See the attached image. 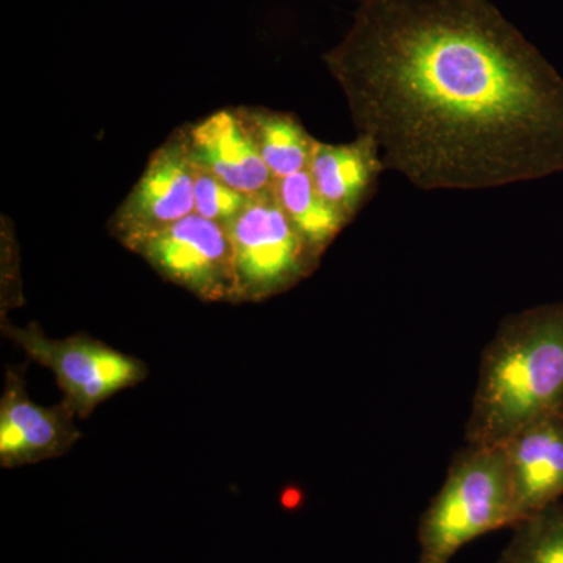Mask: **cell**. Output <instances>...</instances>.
Wrapping results in <instances>:
<instances>
[{"label": "cell", "instance_id": "cell-1", "mask_svg": "<svg viewBox=\"0 0 563 563\" xmlns=\"http://www.w3.org/2000/svg\"><path fill=\"white\" fill-rule=\"evenodd\" d=\"M324 54L357 133L421 190L563 174V77L490 0H351Z\"/></svg>", "mask_w": 563, "mask_h": 563}, {"label": "cell", "instance_id": "cell-12", "mask_svg": "<svg viewBox=\"0 0 563 563\" xmlns=\"http://www.w3.org/2000/svg\"><path fill=\"white\" fill-rule=\"evenodd\" d=\"M236 111L274 179L307 172L317 139L295 114L251 107H240Z\"/></svg>", "mask_w": 563, "mask_h": 563}, {"label": "cell", "instance_id": "cell-11", "mask_svg": "<svg viewBox=\"0 0 563 563\" xmlns=\"http://www.w3.org/2000/svg\"><path fill=\"white\" fill-rule=\"evenodd\" d=\"M307 172L322 198L352 221L369 201L377 179L387 169L376 141L357 133L351 143L314 141Z\"/></svg>", "mask_w": 563, "mask_h": 563}, {"label": "cell", "instance_id": "cell-15", "mask_svg": "<svg viewBox=\"0 0 563 563\" xmlns=\"http://www.w3.org/2000/svg\"><path fill=\"white\" fill-rule=\"evenodd\" d=\"M254 198V196H252ZM251 201V196L229 187L228 184L196 165L195 213L228 225Z\"/></svg>", "mask_w": 563, "mask_h": 563}, {"label": "cell", "instance_id": "cell-4", "mask_svg": "<svg viewBox=\"0 0 563 563\" xmlns=\"http://www.w3.org/2000/svg\"><path fill=\"white\" fill-rule=\"evenodd\" d=\"M235 269V302H258L296 287L320 265L284 213L273 188L254 196L225 225Z\"/></svg>", "mask_w": 563, "mask_h": 563}, {"label": "cell", "instance_id": "cell-2", "mask_svg": "<svg viewBox=\"0 0 563 563\" xmlns=\"http://www.w3.org/2000/svg\"><path fill=\"white\" fill-rule=\"evenodd\" d=\"M563 407V301L507 314L485 346L466 444L499 446Z\"/></svg>", "mask_w": 563, "mask_h": 563}, {"label": "cell", "instance_id": "cell-9", "mask_svg": "<svg viewBox=\"0 0 563 563\" xmlns=\"http://www.w3.org/2000/svg\"><path fill=\"white\" fill-rule=\"evenodd\" d=\"M501 446L512 493L514 526L562 501L563 407L528 422Z\"/></svg>", "mask_w": 563, "mask_h": 563}, {"label": "cell", "instance_id": "cell-5", "mask_svg": "<svg viewBox=\"0 0 563 563\" xmlns=\"http://www.w3.org/2000/svg\"><path fill=\"white\" fill-rule=\"evenodd\" d=\"M2 331L31 361L54 373L63 402L77 418L90 417L111 396L147 377V366L140 358L81 333L55 340L36 322L18 328L5 321Z\"/></svg>", "mask_w": 563, "mask_h": 563}, {"label": "cell", "instance_id": "cell-13", "mask_svg": "<svg viewBox=\"0 0 563 563\" xmlns=\"http://www.w3.org/2000/svg\"><path fill=\"white\" fill-rule=\"evenodd\" d=\"M273 191L292 228L321 261L322 254L350 224V218L322 198L309 172L276 179Z\"/></svg>", "mask_w": 563, "mask_h": 563}, {"label": "cell", "instance_id": "cell-7", "mask_svg": "<svg viewBox=\"0 0 563 563\" xmlns=\"http://www.w3.org/2000/svg\"><path fill=\"white\" fill-rule=\"evenodd\" d=\"M152 268L207 302H235L231 239L224 225L192 213L135 247Z\"/></svg>", "mask_w": 563, "mask_h": 563}, {"label": "cell", "instance_id": "cell-6", "mask_svg": "<svg viewBox=\"0 0 563 563\" xmlns=\"http://www.w3.org/2000/svg\"><path fill=\"white\" fill-rule=\"evenodd\" d=\"M196 162L185 129L154 151L128 198L109 222L111 235L128 247L195 213Z\"/></svg>", "mask_w": 563, "mask_h": 563}, {"label": "cell", "instance_id": "cell-8", "mask_svg": "<svg viewBox=\"0 0 563 563\" xmlns=\"http://www.w3.org/2000/svg\"><path fill=\"white\" fill-rule=\"evenodd\" d=\"M65 402L43 407L25 390L24 368H9L0 398V466L18 468L69 453L80 439Z\"/></svg>", "mask_w": 563, "mask_h": 563}, {"label": "cell", "instance_id": "cell-3", "mask_svg": "<svg viewBox=\"0 0 563 563\" xmlns=\"http://www.w3.org/2000/svg\"><path fill=\"white\" fill-rule=\"evenodd\" d=\"M512 526V493L501 444H466L421 515L417 563H451L466 544Z\"/></svg>", "mask_w": 563, "mask_h": 563}, {"label": "cell", "instance_id": "cell-14", "mask_svg": "<svg viewBox=\"0 0 563 563\" xmlns=\"http://www.w3.org/2000/svg\"><path fill=\"white\" fill-rule=\"evenodd\" d=\"M512 531L496 563H563V501L525 518Z\"/></svg>", "mask_w": 563, "mask_h": 563}, {"label": "cell", "instance_id": "cell-10", "mask_svg": "<svg viewBox=\"0 0 563 563\" xmlns=\"http://www.w3.org/2000/svg\"><path fill=\"white\" fill-rule=\"evenodd\" d=\"M184 129L196 165L251 198L272 190L276 179L236 109L214 111Z\"/></svg>", "mask_w": 563, "mask_h": 563}]
</instances>
